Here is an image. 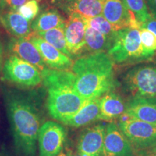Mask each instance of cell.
I'll return each instance as SVG.
<instances>
[{
    "instance_id": "32",
    "label": "cell",
    "mask_w": 156,
    "mask_h": 156,
    "mask_svg": "<svg viewBox=\"0 0 156 156\" xmlns=\"http://www.w3.org/2000/svg\"><path fill=\"white\" fill-rule=\"evenodd\" d=\"M62 1H64V2H65V3H67V2H69L73 1V0H62ZM65 3H64V4H65Z\"/></svg>"
},
{
    "instance_id": "6",
    "label": "cell",
    "mask_w": 156,
    "mask_h": 156,
    "mask_svg": "<svg viewBox=\"0 0 156 156\" xmlns=\"http://www.w3.org/2000/svg\"><path fill=\"white\" fill-rule=\"evenodd\" d=\"M3 80L25 87H36L43 83L41 72L13 54L4 64Z\"/></svg>"
},
{
    "instance_id": "20",
    "label": "cell",
    "mask_w": 156,
    "mask_h": 156,
    "mask_svg": "<svg viewBox=\"0 0 156 156\" xmlns=\"http://www.w3.org/2000/svg\"><path fill=\"white\" fill-rule=\"evenodd\" d=\"M67 20L56 9H47L36 17L31 24L34 32H41L55 28H65Z\"/></svg>"
},
{
    "instance_id": "3",
    "label": "cell",
    "mask_w": 156,
    "mask_h": 156,
    "mask_svg": "<svg viewBox=\"0 0 156 156\" xmlns=\"http://www.w3.org/2000/svg\"><path fill=\"white\" fill-rule=\"evenodd\" d=\"M41 75L43 83L47 90L48 112L52 118L64 124L87 101L76 90L75 76L73 72L47 68L41 72Z\"/></svg>"
},
{
    "instance_id": "2",
    "label": "cell",
    "mask_w": 156,
    "mask_h": 156,
    "mask_svg": "<svg viewBox=\"0 0 156 156\" xmlns=\"http://www.w3.org/2000/svg\"><path fill=\"white\" fill-rule=\"evenodd\" d=\"M72 70L75 76L76 90L85 101L99 98L116 86L114 62L105 52L77 58Z\"/></svg>"
},
{
    "instance_id": "9",
    "label": "cell",
    "mask_w": 156,
    "mask_h": 156,
    "mask_svg": "<svg viewBox=\"0 0 156 156\" xmlns=\"http://www.w3.org/2000/svg\"><path fill=\"white\" fill-rule=\"evenodd\" d=\"M25 38H28L38 49L45 64L49 69L57 70L72 69L74 64L73 58L62 53L36 33H30Z\"/></svg>"
},
{
    "instance_id": "10",
    "label": "cell",
    "mask_w": 156,
    "mask_h": 156,
    "mask_svg": "<svg viewBox=\"0 0 156 156\" xmlns=\"http://www.w3.org/2000/svg\"><path fill=\"white\" fill-rule=\"evenodd\" d=\"M102 15L116 30L126 28H141V25L136 20L133 13L129 10L123 0H106Z\"/></svg>"
},
{
    "instance_id": "16",
    "label": "cell",
    "mask_w": 156,
    "mask_h": 156,
    "mask_svg": "<svg viewBox=\"0 0 156 156\" xmlns=\"http://www.w3.org/2000/svg\"><path fill=\"white\" fill-rule=\"evenodd\" d=\"M0 25L15 38L26 37L30 34V23L17 12L0 11Z\"/></svg>"
},
{
    "instance_id": "14",
    "label": "cell",
    "mask_w": 156,
    "mask_h": 156,
    "mask_svg": "<svg viewBox=\"0 0 156 156\" xmlns=\"http://www.w3.org/2000/svg\"><path fill=\"white\" fill-rule=\"evenodd\" d=\"M8 48L13 55L34 65L39 71L42 72L48 68L38 49L25 37L12 38L8 44Z\"/></svg>"
},
{
    "instance_id": "11",
    "label": "cell",
    "mask_w": 156,
    "mask_h": 156,
    "mask_svg": "<svg viewBox=\"0 0 156 156\" xmlns=\"http://www.w3.org/2000/svg\"><path fill=\"white\" fill-rule=\"evenodd\" d=\"M134 149L120 128L114 122L106 124L100 156H133Z\"/></svg>"
},
{
    "instance_id": "35",
    "label": "cell",
    "mask_w": 156,
    "mask_h": 156,
    "mask_svg": "<svg viewBox=\"0 0 156 156\" xmlns=\"http://www.w3.org/2000/svg\"><path fill=\"white\" fill-rule=\"evenodd\" d=\"M38 1H41V0H38Z\"/></svg>"
},
{
    "instance_id": "5",
    "label": "cell",
    "mask_w": 156,
    "mask_h": 156,
    "mask_svg": "<svg viewBox=\"0 0 156 156\" xmlns=\"http://www.w3.org/2000/svg\"><path fill=\"white\" fill-rule=\"evenodd\" d=\"M123 82L134 98H156V66L134 67L126 73Z\"/></svg>"
},
{
    "instance_id": "31",
    "label": "cell",
    "mask_w": 156,
    "mask_h": 156,
    "mask_svg": "<svg viewBox=\"0 0 156 156\" xmlns=\"http://www.w3.org/2000/svg\"><path fill=\"white\" fill-rule=\"evenodd\" d=\"M2 54H3L2 46L1 42H0V69H1V67H2Z\"/></svg>"
},
{
    "instance_id": "28",
    "label": "cell",
    "mask_w": 156,
    "mask_h": 156,
    "mask_svg": "<svg viewBox=\"0 0 156 156\" xmlns=\"http://www.w3.org/2000/svg\"><path fill=\"white\" fill-rule=\"evenodd\" d=\"M133 156H156V145L144 149L134 150Z\"/></svg>"
},
{
    "instance_id": "34",
    "label": "cell",
    "mask_w": 156,
    "mask_h": 156,
    "mask_svg": "<svg viewBox=\"0 0 156 156\" xmlns=\"http://www.w3.org/2000/svg\"><path fill=\"white\" fill-rule=\"evenodd\" d=\"M2 0H0V2H2Z\"/></svg>"
},
{
    "instance_id": "25",
    "label": "cell",
    "mask_w": 156,
    "mask_h": 156,
    "mask_svg": "<svg viewBox=\"0 0 156 156\" xmlns=\"http://www.w3.org/2000/svg\"><path fill=\"white\" fill-rule=\"evenodd\" d=\"M140 38L144 59H149L156 51V36L147 29L141 28Z\"/></svg>"
},
{
    "instance_id": "12",
    "label": "cell",
    "mask_w": 156,
    "mask_h": 156,
    "mask_svg": "<svg viewBox=\"0 0 156 156\" xmlns=\"http://www.w3.org/2000/svg\"><path fill=\"white\" fill-rule=\"evenodd\" d=\"M87 26V18L76 12L69 14L64 28V34L67 48L73 56L84 51Z\"/></svg>"
},
{
    "instance_id": "27",
    "label": "cell",
    "mask_w": 156,
    "mask_h": 156,
    "mask_svg": "<svg viewBox=\"0 0 156 156\" xmlns=\"http://www.w3.org/2000/svg\"><path fill=\"white\" fill-rule=\"evenodd\" d=\"M28 0H2L0 6L3 8H9L12 10H17L20 7L24 5Z\"/></svg>"
},
{
    "instance_id": "17",
    "label": "cell",
    "mask_w": 156,
    "mask_h": 156,
    "mask_svg": "<svg viewBox=\"0 0 156 156\" xmlns=\"http://www.w3.org/2000/svg\"><path fill=\"white\" fill-rule=\"evenodd\" d=\"M125 103L119 95L111 92L106 93L100 98L99 120L112 122L125 114Z\"/></svg>"
},
{
    "instance_id": "30",
    "label": "cell",
    "mask_w": 156,
    "mask_h": 156,
    "mask_svg": "<svg viewBox=\"0 0 156 156\" xmlns=\"http://www.w3.org/2000/svg\"><path fill=\"white\" fill-rule=\"evenodd\" d=\"M145 2L150 14L156 18V0H145Z\"/></svg>"
},
{
    "instance_id": "29",
    "label": "cell",
    "mask_w": 156,
    "mask_h": 156,
    "mask_svg": "<svg viewBox=\"0 0 156 156\" xmlns=\"http://www.w3.org/2000/svg\"><path fill=\"white\" fill-rule=\"evenodd\" d=\"M141 28H144L147 29L150 31H151L153 34L156 36V18L152 16L148 18L145 23L141 25Z\"/></svg>"
},
{
    "instance_id": "23",
    "label": "cell",
    "mask_w": 156,
    "mask_h": 156,
    "mask_svg": "<svg viewBox=\"0 0 156 156\" xmlns=\"http://www.w3.org/2000/svg\"><path fill=\"white\" fill-rule=\"evenodd\" d=\"M87 25L90 28L95 29L106 36L110 40L112 44L113 39L118 30H116L103 15H98L92 18L87 19Z\"/></svg>"
},
{
    "instance_id": "18",
    "label": "cell",
    "mask_w": 156,
    "mask_h": 156,
    "mask_svg": "<svg viewBox=\"0 0 156 156\" xmlns=\"http://www.w3.org/2000/svg\"><path fill=\"white\" fill-rule=\"evenodd\" d=\"M99 115L100 98L87 101L83 106L64 124L72 127H81L99 120Z\"/></svg>"
},
{
    "instance_id": "19",
    "label": "cell",
    "mask_w": 156,
    "mask_h": 156,
    "mask_svg": "<svg viewBox=\"0 0 156 156\" xmlns=\"http://www.w3.org/2000/svg\"><path fill=\"white\" fill-rule=\"evenodd\" d=\"M106 0H73L64 4V10L69 14L76 12L85 18L102 15L103 5Z\"/></svg>"
},
{
    "instance_id": "8",
    "label": "cell",
    "mask_w": 156,
    "mask_h": 156,
    "mask_svg": "<svg viewBox=\"0 0 156 156\" xmlns=\"http://www.w3.org/2000/svg\"><path fill=\"white\" fill-rule=\"evenodd\" d=\"M66 139V131L58 123L47 122L41 126L38 136L39 156H58Z\"/></svg>"
},
{
    "instance_id": "15",
    "label": "cell",
    "mask_w": 156,
    "mask_h": 156,
    "mask_svg": "<svg viewBox=\"0 0 156 156\" xmlns=\"http://www.w3.org/2000/svg\"><path fill=\"white\" fill-rule=\"evenodd\" d=\"M124 115L156 125V98H134Z\"/></svg>"
},
{
    "instance_id": "22",
    "label": "cell",
    "mask_w": 156,
    "mask_h": 156,
    "mask_svg": "<svg viewBox=\"0 0 156 156\" xmlns=\"http://www.w3.org/2000/svg\"><path fill=\"white\" fill-rule=\"evenodd\" d=\"M36 34L43 39H44L46 41H47L48 44L57 48L62 53L69 56L70 58H73V55L67 48L65 34H64V28L59 27V28H55L48 30L37 32Z\"/></svg>"
},
{
    "instance_id": "1",
    "label": "cell",
    "mask_w": 156,
    "mask_h": 156,
    "mask_svg": "<svg viewBox=\"0 0 156 156\" xmlns=\"http://www.w3.org/2000/svg\"><path fill=\"white\" fill-rule=\"evenodd\" d=\"M5 100L15 149L22 156H35L41 120L34 101L17 90H7Z\"/></svg>"
},
{
    "instance_id": "26",
    "label": "cell",
    "mask_w": 156,
    "mask_h": 156,
    "mask_svg": "<svg viewBox=\"0 0 156 156\" xmlns=\"http://www.w3.org/2000/svg\"><path fill=\"white\" fill-rule=\"evenodd\" d=\"M17 12L28 20L36 18L39 12V5L37 0H29L17 9Z\"/></svg>"
},
{
    "instance_id": "4",
    "label": "cell",
    "mask_w": 156,
    "mask_h": 156,
    "mask_svg": "<svg viewBox=\"0 0 156 156\" xmlns=\"http://www.w3.org/2000/svg\"><path fill=\"white\" fill-rule=\"evenodd\" d=\"M107 54L117 64L145 60L140 29L126 28L117 31Z\"/></svg>"
},
{
    "instance_id": "24",
    "label": "cell",
    "mask_w": 156,
    "mask_h": 156,
    "mask_svg": "<svg viewBox=\"0 0 156 156\" xmlns=\"http://www.w3.org/2000/svg\"><path fill=\"white\" fill-rule=\"evenodd\" d=\"M123 2L141 25L151 17L145 0H123Z\"/></svg>"
},
{
    "instance_id": "21",
    "label": "cell",
    "mask_w": 156,
    "mask_h": 156,
    "mask_svg": "<svg viewBox=\"0 0 156 156\" xmlns=\"http://www.w3.org/2000/svg\"><path fill=\"white\" fill-rule=\"evenodd\" d=\"M85 49L84 51L90 54L104 52L110 47L111 41L106 36L87 25L85 35Z\"/></svg>"
},
{
    "instance_id": "13",
    "label": "cell",
    "mask_w": 156,
    "mask_h": 156,
    "mask_svg": "<svg viewBox=\"0 0 156 156\" xmlns=\"http://www.w3.org/2000/svg\"><path fill=\"white\" fill-rule=\"evenodd\" d=\"M106 127V124H98L82 132L77 142L79 154L100 156L103 150Z\"/></svg>"
},
{
    "instance_id": "7",
    "label": "cell",
    "mask_w": 156,
    "mask_h": 156,
    "mask_svg": "<svg viewBox=\"0 0 156 156\" xmlns=\"http://www.w3.org/2000/svg\"><path fill=\"white\" fill-rule=\"evenodd\" d=\"M126 116V115H125ZM134 150L156 145V125L126 116L118 124Z\"/></svg>"
},
{
    "instance_id": "33",
    "label": "cell",
    "mask_w": 156,
    "mask_h": 156,
    "mask_svg": "<svg viewBox=\"0 0 156 156\" xmlns=\"http://www.w3.org/2000/svg\"><path fill=\"white\" fill-rule=\"evenodd\" d=\"M58 156H67V155H66L65 154H64V153H61L60 155H58Z\"/></svg>"
}]
</instances>
